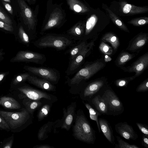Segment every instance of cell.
Segmentation results:
<instances>
[{
	"instance_id": "1",
	"label": "cell",
	"mask_w": 148,
	"mask_h": 148,
	"mask_svg": "<svg viewBox=\"0 0 148 148\" xmlns=\"http://www.w3.org/2000/svg\"><path fill=\"white\" fill-rule=\"evenodd\" d=\"M75 41L68 35L47 34L34 42L39 48H52L58 50L64 49L75 44Z\"/></svg>"
},
{
	"instance_id": "2",
	"label": "cell",
	"mask_w": 148,
	"mask_h": 148,
	"mask_svg": "<svg viewBox=\"0 0 148 148\" xmlns=\"http://www.w3.org/2000/svg\"><path fill=\"white\" fill-rule=\"evenodd\" d=\"M75 136L79 140L89 144L94 143L96 137L95 130L85 116H78L73 128Z\"/></svg>"
},
{
	"instance_id": "3",
	"label": "cell",
	"mask_w": 148,
	"mask_h": 148,
	"mask_svg": "<svg viewBox=\"0 0 148 148\" xmlns=\"http://www.w3.org/2000/svg\"><path fill=\"white\" fill-rule=\"evenodd\" d=\"M101 95L106 105L108 115L117 116L123 112L124 109L122 103L112 90L106 89Z\"/></svg>"
},
{
	"instance_id": "4",
	"label": "cell",
	"mask_w": 148,
	"mask_h": 148,
	"mask_svg": "<svg viewBox=\"0 0 148 148\" xmlns=\"http://www.w3.org/2000/svg\"><path fill=\"white\" fill-rule=\"evenodd\" d=\"M104 65L102 62H99L87 64L79 70L72 78H68V82L70 85L78 84L82 81L90 78L102 69Z\"/></svg>"
},
{
	"instance_id": "5",
	"label": "cell",
	"mask_w": 148,
	"mask_h": 148,
	"mask_svg": "<svg viewBox=\"0 0 148 148\" xmlns=\"http://www.w3.org/2000/svg\"><path fill=\"white\" fill-rule=\"evenodd\" d=\"M1 115L10 128L15 129L21 126L27 121L29 116L28 111L23 108L19 112H11L0 110Z\"/></svg>"
},
{
	"instance_id": "6",
	"label": "cell",
	"mask_w": 148,
	"mask_h": 148,
	"mask_svg": "<svg viewBox=\"0 0 148 148\" xmlns=\"http://www.w3.org/2000/svg\"><path fill=\"white\" fill-rule=\"evenodd\" d=\"M24 69L29 72L50 82H57L60 77L59 72L54 69L29 66H25Z\"/></svg>"
},
{
	"instance_id": "7",
	"label": "cell",
	"mask_w": 148,
	"mask_h": 148,
	"mask_svg": "<svg viewBox=\"0 0 148 148\" xmlns=\"http://www.w3.org/2000/svg\"><path fill=\"white\" fill-rule=\"evenodd\" d=\"M46 60L44 54L34 52L20 51L12 58L10 62H32L37 64H42Z\"/></svg>"
},
{
	"instance_id": "8",
	"label": "cell",
	"mask_w": 148,
	"mask_h": 148,
	"mask_svg": "<svg viewBox=\"0 0 148 148\" xmlns=\"http://www.w3.org/2000/svg\"><path fill=\"white\" fill-rule=\"evenodd\" d=\"M94 45V42H91L87 44L84 48L72 60L69 62L66 71L67 76L72 74L76 72L83 62L87 53Z\"/></svg>"
},
{
	"instance_id": "9",
	"label": "cell",
	"mask_w": 148,
	"mask_h": 148,
	"mask_svg": "<svg viewBox=\"0 0 148 148\" xmlns=\"http://www.w3.org/2000/svg\"><path fill=\"white\" fill-rule=\"evenodd\" d=\"M25 24L29 30H33L36 25L34 14L24 0H17Z\"/></svg>"
},
{
	"instance_id": "10",
	"label": "cell",
	"mask_w": 148,
	"mask_h": 148,
	"mask_svg": "<svg viewBox=\"0 0 148 148\" xmlns=\"http://www.w3.org/2000/svg\"><path fill=\"white\" fill-rule=\"evenodd\" d=\"M18 89L21 92V94L19 95L20 99L27 97L33 100H38L42 98L48 99H51L50 96L47 93L28 86L19 87Z\"/></svg>"
},
{
	"instance_id": "11",
	"label": "cell",
	"mask_w": 148,
	"mask_h": 148,
	"mask_svg": "<svg viewBox=\"0 0 148 148\" xmlns=\"http://www.w3.org/2000/svg\"><path fill=\"white\" fill-rule=\"evenodd\" d=\"M116 132L121 136L126 139L136 140L138 138L136 132L132 126L127 122H120L115 125Z\"/></svg>"
},
{
	"instance_id": "12",
	"label": "cell",
	"mask_w": 148,
	"mask_h": 148,
	"mask_svg": "<svg viewBox=\"0 0 148 148\" xmlns=\"http://www.w3.org/2000/svg\"><path fill=\"white\" fill-rule=\"evenodd\" d=\"M148 65V54L147 53L141 56L129 68V72H135V74L130 77V80L138 76L146 69Z\"/></svg>"
},
{
	"instance_id": "13",
	"label": "cell",
	"mask_w": 148,
	"mask_h": 148,
	"mask_svg": "<svg viewBox=\"0 0 148 148\" xmlns=\"http://www.w3.org/2000/svg\"><path fill=\"white\" fill-rule=\"evenodd\" d=\"M63 18V15L61 10L56 8L51 14L49 19L42 28L41 32L46 31L57 27Z\"/></svg>"
},
{
	"instance_id": "14",
	"label": "cell",
	"mask_w": 148,
	"mask_h": 148,
	"mask_svg": "<svg viewBox=\"0 0 148 148\" xmlns=\"http://www.w3.org/2000/svg\"><path fill=\"white\" fill-rule=\"evenodd\" d=\"M104 82L98 80L92 82L89 84L84 89L83 97L86 99H91L97 95L100 89L104 85Z\"/></svg>"
},
{
	"instance_id": "15",
	"label": "cell",
	"mask_w": 148,
	"mask_h": 148,
	"mask_svg": "<svg viewBox=\"0 0 148 148\" xmlns=\"http://www.w3.org/2000/svg\"><path fill=\"white\" fill-rule=\"evenodd\" d=\"M99 127L104 135L112 144L115 143L114 137L111 125L106 119L100 118L98 119Z\"/></svg>"
},
{
	"instance_id": "16",
	"label": "cell",
	"mask_w": 148,
	"mask_h": 148,
	"mask_svg": "<svg viewBox=\"0 0 148 148\" xmlns=\"http://www.w3.org/2000/svg\"><path fill=\"white\" fill-rule=\"evenodd\" d=\"M27 80L29 83L44 90H52L55 88V87L49 81L31 75Z\"/></svg>"
},
{
	"instance_id": "17",
	"label": "cell",
	"mask_w": 148,
	"mask_h": 148,
	"mask_svg": "<svg viewBox=\"0 0 148 148\" xmlns=\"http://www.w3.org/2000/svg\"><path fill=\"white\" fill-rule=\"evenodd\" d=\"M85 27L83 23H77L67 32L68 36L74 40H80L84 33Z\"/></svg>"
},
{
	"instance_id": "18",
	"label": "cell",
	"mask_w": 148,
	"mask_h": 148,
	"mask_svg": "<svg viewBox=\"0 0 148 148\" xmlns=\"http://www.w3.org/2000/svg\"><path fill=\"white\" fill-rule=\"evenodd\" d=\"M121 8L125 14H137L147 12V8L136 6L124 2L121 4Z\"/></svg>"
},
{
	"instance_id": "19",
	"label": "cell",
	"mask_w": 148,
	"mask_h": 148,
	"mask_svg": "<svg viewBox=\"0 0 148 148\" xmlns=\"http://www.w3.org/2000/svg\"><path fill=\"white\" fill-rule=\"evenodd\" d=\"M91 102L95 109L101 114L108 115L106 105L100 95L94 96L91 99Z\"/></svg>"
},
{
	"instance_id": "20",
	"label": "cell",
	"mask_w": 148,
	"mask_h": 148,
	"mask_svg": "<svg viewBox=\"0 0 148 148\" xmlns=\"http://www.w3.org/2000/svg\"><path fill=\"white\" fill-rule=\"evenodd\" d=\"M0 105L9 109H19L21 106L14 99L9 97L3 96L0 97Z\"/></svg>"
},
{
	"instance_id": "21",
	"label": "cell",
	"mask_w": 148,
	"mask_h": 148,
	"mask_svg": "<svg viewBox=\"0 0 148 148\" xmlns=\"http://www.w3.org/2000/svg\"><path fill=\"white\" fill-rule=\"evenodd\" d=\"M87 44L85 41H82L75 44L66 52L69 56V62L72 60L84 48Z\"/></svg>"
},
{
	"instance_id": "22",
	"label": "cell",
	"mask_w": 148,
	"mask_h": 148,
	"mask_svg": "<svg viewBox=\"0 0 148 148\" xmlns=\"http://www.w3.org/2000/svg\"><path fill=\"white\" fill-rule=\"evenodd\" d=\"M70 9L75 12L84 13L90 11L89 9L78 0H67Z\"/></svg>"
},
{
	"instance_id": "23",
	"label": "cell",
	"mask_w": 148,
	"mask_h": 148,
	"mask_svg": "<svg viewBox=\"0 0 148 148\" xmlns=\"http://www.w3.org/2000/svg\"><path fill=\"white\" fill-rule=\"evenodd\" d=\"M148 39V36L146 34H139L132 42L129 50L134 51L141 48L145 45Z\"/></svg>"
},
{
	"instance_id": "24",
	"label": "cell",
	"mask_w": 148,
	"mask_h": 148,
	"mask_svg": "<svg viewBox=\"0 0 148 148\" xmlns=\"http://www.w3.org/2000/svg\"><path fill=\"white\" fill-rule=\"evenodd\" d=\"M102 40L104 42L110 43L114 50L117 49L119 45L118 38L112 33H108L105 34L102 37Z\"/></svg>"
},
{
	"instance_id": "25",
	"label": "cell",
	"mask_w": 148,
	"mask_h": 148,
	"mask_svg": "<svg viewBox=\"0 0 148 148\" xmlns=\"http://www.w3.org/2000/svg\"><path fill=\"white\" fill-rule=\"evenodd\" d=\"M106 10L109 14L110 18L113 22L118 27L125 32H129L128 29L125 24L115 14L108 8H107Z\"/></svg>"
},
{
	"instance_id": "26",
	"label": "cell",
	"mask_w": 148,
	"mask_h": 148,
	"mask_svg": "<svg viewBox=\"0 0 148 148\" xmlns=\"http://www.w3.org/2000/svg\"><path fill=\"white\" fill-rule=\"evenodd\" d=\"M85 106L88 110L90 118L92 120L95 121L96 123L97 127L99 133L101 132V129L98 123V117L101 114L95 109L93 108L90 105L86 103Z\"/></svg>"
},
{
	"instance_id": "27",
	"label": "cell",
	"mask_w": 148,
	"mask_h": 148,
	"mask_svg": "<svg viewBox=\"0 0 148 148\" xmlns=\"http://www.w3.org/2000/svg\"><path fill=\"white\" fill-rule=\"evenodd\" d=\"M116 137L118 144H115V148H140L136 145L130 144L125 141L118 136H116Z\"/></svg>"
},
{
	"instance_id": "28",
	"label": "cell",
	"mask_w": 148,
	"mask_h": 148,
	"mask_svg": "<svg viewBox=\"0 0 148 148\" xmlns=\"http://www.w3.org/2000/svg\"><path fill=\"white\" fill-rule=\"evenodd\" d=\"M127 23L135 26L144 25L148 23V17H144L136 18L129 21Z\"/></svg>"
},
{
	"instance_id": "29",
	"label": "cell",
	"mask_w": 148,
	"mask_h": 148,
	"mask_svg": "<svg viewBox=\"0 0 148 148\" xmlns=\"http://www.w3.org/2000/svg\"><path fill=\"white\" fill-rule=\"evenodd\" d=\"M134 57L132 54L127 52L122 53L119 56L117 60V63L120 65L124 64L131 60Z\"/></svg>"
},
{
	"instance_id": "30",
	"label": "cell",
	"mask_w": 148,
	"mask_h": 148,
	"mask_svg": "<svg viewBox=\"0 0 148 148\" xmlns=\"http://www.w3.org/2000/svg\"><path fill=\"white\" fill-rule=\"evenodd\" d=\"M69 109L70 111H68V114L66 116L64 124L62 126V128L66 129H68L69 128L73 119V109L72 110V111H71V107H70Z\"/></svg>"
},
{
	"instance_id": "31",
	"label": "cell",
	"mask_w": 148,
	"mask_h": 148,
	"mask_svg": "<svg viewBox=\"0 0 148 148\" xmlns=\"http://www.w3.org/2000/svg\"><path fill=\"white\" fill-rule=\"evenodd\" d=\"M18 34L21 41L25 44H29L30 42L29 37L22 26H20L19 27Z\"/></svg>"
},
{
	"instance_id": "32",
	"label": "cell",
	"mask_w": 148,
	"mask_h": 148,
	"mask_svg": "<svg viewBox=\"0 0 148 148\" xmlns=\"http://www.w3.org/2000/svg\"><path fill=\"white\" fill-rule=\"evenodd\" d=\"M30 74L28 73H23L16 76L12 81V84L15 85L27 80Z\"/></svg>"
},
{
	"instance_id": "33",
	"label": "cell",
	"mask_w": 148,
	"mask_h": 148,
	"mask_svg": "<svg viewBox=\"0 0 148 148\" xmlns=\"http://www.w3.org/2000/svg\"><path fill=\"white\" fill-rule=\"evenodd\" d=\"M99 49L102 52L107 55L111 54L113 52L112 48L103 41L100 45Z\"/></svg>"
},
{
	"instance_id": "34",
	"label": "cell",
	"mask_w": 148,
	"mask_h": 148,
	"mask_svg": "<svg viewBox=\"0 0 148 148\" xmlns=\"http://www.w3.org/2000/svg\"><path fill=\"white\" fill-rule=\"evenodd\" d=\"M23 103L26 109L29 112L34 110L38 106V104L36 101L29 102L26 101L24 99L23 101Z\"/></svg>"
},
{
	"instance_id": "35",
	"label": "cell",
	"mask_w": 148,
	"mask_h": 148,
	"mask_svg": "<svg viewBox=\"0 0 148 148\" xmlns=\"http://www.w3.org/2000/svg\"><path fill=\"white\" fill-rule=\"evenodd\" d=\"M50 106L48 105H44L40 110L39 112L38 117L40 119H41L47 116L49 111Z\"/></svg>"
},
{
	"instance_id": "36",
	"label": "cell",
	"mask_w": 148,
	"mask_h": 148,
	"mask_svg": "<svg viewBox=\"0 0 148 148\" xmlns=\"http://www.w3.org/2000/svg\"><path fill=\"white\" fill-rule=\"evenodd\" d=\"M148 90V79H147L137 87L136 91L138 92H145Z\"/></svg>"
},
{
	"instance_id": "37",
	"label": "cell",
	"mask_w": 148,
	"mask_h": 148,
	"mask_svg": "<svg viewBox=\"0 0 148 148\" xmlns=\"http://www.w3.org/2000/svg\"><path fill=\"white\" fill-rule=\"evenodd\" d=\"M0 21L12 25V22L10 18L0 9Z\"/></svg>"
},
{
	"instance_id": "38",
	"label": "cell",
	"mask_w": 148,
	"mask_h": 148,
	"mask_svg": "<svg viewBox=\"0 0 148 148\" xmlns=\"http://www.w3.org/2000/svg\"><path fill=\"white\" fill-rule=\"evenodd\" d=\"M0 28L10 32H12L14 30L13 27L12 25L1 21H0Z\"/></svg>"
},
{
	"instance_id": "39",
	"label": "cell",
	"mask_w": 148,
	"mask_h": 148,
	"mask_svg": "<svg viewBox=\"0 0 148 148\" xmlns=\"http://www.w3.org/2000/svg\"><path fill=\"white\" fill-rule=\"evenodd\" d=\"M136 124L141 132L143 134L148 136V127L147 125L139 123H136Z\"/></svg>"
},
{
	"instance_id": "40",
	"label": "cell",
	"mask_w": 148,
	"mask_h": 148,
	"mask_svg": "<svg viewBox=\"0 0 148 148\" xmlns=\"http://www.w3.org/2000/svg\"><path fill=\"white\" fill-rule=\"evenodd\" d=\"M0 128L6 130H10V128L5 119L0 115Z\"/></svg>"
},
{
	"instance_id": "41",
	"label": "cell",
	"mask_w": 148,
	"mask_h": 148,
	"mask_svg": "<svg viewBox=\"0 0 148 148\" xmlns=\"http://www.w3.org/2000/svg\"><path fill=\"white\" fill-rule=\"evenodd\" d=\"M128 81L126 79H117L115 82V85L118 87H123L126 86Z\"/></svg>"
},
{
	"instance_id": "42",
	"label": "cell",
	"mask_w": 148,
	"mask_h": 148,
	"mask_svg": "<svg viewBox=\"0 0 148 148\" xmlns=\"http://www.w3.org/2000/svg\"><path fill=\"white\" fill-rule=\"evenodd\" d=\"M141 143L142 145L146 148H148V136L143 134Z\"/></svg>"
},
{
	"instance_id": "43",
	"label": "cell",
	"mask_w": 148,
	"mask_h": 148,
	"mask_svg": "<svg viewBox=\"0 0 148 148\" xmlns=\"http://www.w3.org/2000/svg\"><path fill=\"white\" fill-rule=\"evenodd\" d=\"M2 3L7 11L10 14H12L13 10L12 6L9 3L4 2H2Z\"/></svg>"
},
{
	"instance_id": "44",
	"label": "cell",
	"mask_w": 148,
	"mask_h": 148,
	"mask_svg": "<svg viewBox=\"0 0 148 148\" xmlns=\"http://www.w3.org/2000/svg\"><path fill=\"white\" fill-rule=\"evenodd\" d=\"M13 142V137L4 145L2 147L3 148H11L12 147Z\"/></svg>"
},
{
	"instance_id": "45",
	"label": "cell",
	"mask_w": 148,
	"mask_h": 148,
	"mask_svg": "<svg viewBox=\"0 0 148 148\" xmlns=\"http://www.w3.org/2000/svg\"><path fill=\"white\" fill-rule=\"evenodd\" d=\"M9 73L8 72L0 73V83L4 79L5 77Z\"/></svg>"
},
{
	"instance_id": "46",
	"label": "cell",
	"mask_w": 148,
	"mask_h": 148,
	"mask_svg": "<svg viewBox=\"0 0 148 148\" xmlns=\"http://www.w3.org/2000/svg\"><path fill=\"white\" fill-rule=\"evenodd\" d=\"M112 60L111 58L108 55H106L105 56V61L108 62Z\"/></svg>"
},
{
	"instance_id": "47",
	"label": "cell",
	"mask_w": 148,
	"mask_h": 148,
	"mask_svg": "<svg viewBox=\"0 0 148 148\" xmlns=\"http://www.w3.org/2000/svg\"><path fill=\"white\" fill-rule=\"evenodd\" d=\"M4 54V53L2 51V50H0V61L3 59V56Z\"/></svg>"
},
{
	"instance_id": "48",
	"label": "cell",
	"mask_w": 148,
	"mask_h": 148,
	"mask_svg": "<svg viewBox=\"0 0 148 148\" xmlns=\"http://www.w3.org/2000/svg\"><path fill=\"white\" fill-rule=\"evenodd\" d=\"M3 0L4 1L7 2H10V0Z\"/></svg>"
},
{
	"instance_id": "49",
	"label": "cell",
	"mask_w": 148,
	"mask_h": 148,
	"mask_svg": "<svg viewBox=\"0 0 148 148\" xmlns=\"http://www.w3.org/2000/svg\"><path fill=\"white\" fill-rule=\"evenodd\" d=\"M27 1L29 3L30 2V0H27Z\"/></svg>"
},
{
	"instance_id": "50",
	"label": "cell",
	"mask_w": 148,
	"mask_h": 148,
	"mask_svg": "<svg viewBox=\"0 0 148 148\" xmlns=\"http://www.w3.org/2000/svg\"><path fill=\"white\" fill-rule=\"evenodd\" d=\"M33 2H35L36 1V0H32Z\"/></svg>"
}]
</instances>
